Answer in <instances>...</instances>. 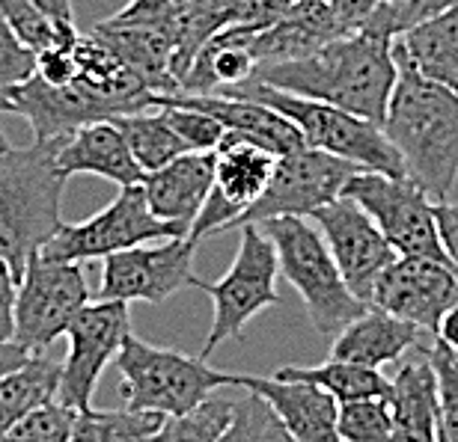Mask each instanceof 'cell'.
Returning a JSON list of instances; mask_svg holds the SVG:
<instances>
[{"label": "cell", "instance_id": "1", "mask_svg": "<svg viewBox=\"0 0 458 442\" xmlns=\"http://www.w3.org/2000/svg\"><path fill=\"white\" fill-rule=\"evenodd\" d=\"M250 80L301 98L325 101L345 113L381 125L393 80H396L393 39L372 30H357L325 42L322 48L298 60L256 66Z\"/></svg>", "mask_w": 458, "mask_h": 442}, {"label": "cell", "instance_id": "2", "mask_svg": "<svg viewBox=\"0 0 458 442\" xmlns=\"http://www.w3.org/2000/svg\"><path fill=\"white\" fill-rule=\"evenodd\" d=\"M393 80L381 131L399 152L405 176L432 202H444L458 181V92L423 78L393 42Z\"/></svg>", "mask_w": 458, "mask_h": 442}, {"label": "cell", "instance_id": "3", "mask_svg": "<svg viewBox=\"0 0 458 442\" xmlns=\"http://www.w3.org/2000/svg\"><path fill=\"white\" fill-rule=\"evenodd\" d=\"M66 137L33 140L24 149L0 152V259L21 279L27 262L60 229L66 176L57 149Z\"/></svg>", "mask_w": 458, "mask_h": 442}, {"label": "cell", "instance_id": "4", "mask_svg": "<svg viewBox=\"0 0 458 442\" xmlns=\"http://www.w3.org/2000/svg\"><path fill=\"white\" fill-rule=\"evenodd\" d=\"M217 96L250 98V101H259L265 107L277 110V113H283L298 128L307 149L327 152V154H334V158L354 163L357 170L384 172V176H393V179H408L399 152L393 149L390 140L384 137L381 125L369 122V119L345 113V110L325 104V101L301 98V96H292V92L265 87L259 80H244V84H238V87L221 89Z\"/></svg>", "mask_w": 458, "mask_h": 442}, {"label": "cell", "instance_id": "5", "mask_svg": "<svg viewBox=\"0 0 458 442\" xmlns=\"http://www.w3.org/2000/svg\"><path fill=\"white\" fill-rule=\"evenodd\" d=\"M253 226L268 235L277 271L301 294L318 336H336L357 315H363L366 303L345 285L322 232L307 217H274Z\"/></svg>", "mask_w": 458, "mask_h": 442}, {"label": "cell", "instance_id": "6", "mask_svg": "<svg viewBox=\"0 0 458 442\" xmlns=\"http://www.w3.org/2000/svg\"><path fill=\"white\" fill-rule=\"evenodd\" d=\"M114 363L123 374L119 392L125 407L161 416H182L229 386V371H217L208 359L149 345L137 336L125 338Z\"/></svg>", "mask_w": 458, "mask_h": 442}, {"label": "cell", "instance_id": "7", "mask_svg": "<svg viewBox=\"0 0 458 442\" xmlns=\"http://www.w3.org/2000/svg\"><path fill=\"white\" fill-rule=\"evenodd\" d=\"M242 229V241H238L235 259L224 273V279L206 282L197 276L194 288H203L215 300V318L208 327L203 359L212 356L224 342H233L244 333V327L259 315V312L277 306V255L268 241V235L259 226L247 223Z\"/></svg>", "mask_w": 458, "mask_h": 442}, {"label": "cell", "instance_id": "8", "mask_svg": "<svg viewBox=\"0 0 458 442\" xmlns=\"http://www.w3.org/2000/svg\"><path fill=\"white\" fill-rule=\"evenodd\" d=\"M89 303V285L78 262H54L36 253L15 285L13 342L27 354H45L66 336L75 315Z\"/></svg>", "mask_w": 458, "mask_h": 442}, {"label": "cell", "instance_id": "9", "mask_svg": "<svg viewBox=\"0 0 458 442\" xmlns=\"http://www.w3.org/2000/svg\"><path fill=\"white\" fill-rule=\"evenodd\" d=\"M188 232L176 223L155 217L146 205L143 188H119L116 199L96 217L84 223H60L51 241L42 246L39 255L54 262H89L105 255L131 250L140 244L167 241V238H185Z\"/></svg>", "mask_w": 458, "mask_h": 442}, {"label": "cell", "instance_id": "10", "mask_svg": "<svg viewBox=\"0 0 458 442\" xmlns=\"http://www.w3.org/2000/svg\"><path fill=\"white\" fill-rule=\"evenodd\" d=\"M343 196L354 199L372 217V223L381 229V235L387 238L396 255L446 262L441 238H437L435 202L411 179L357 170L348 179Z\"/></svg>", "mask_w": 458, "mask_h": 442}, {"label": "cell", "instance_id": "11", "mask_svg": "<svg viewBox=\"0 0 458 442\" xmlns=\"http://www.w3.org/2000/svg\"><path fill=\"white\" fill-rule=\"evenodd\" d=\"M69 354L60 363L57 401L69 410L93 407L96 386L119 347L131 336V315L123 300H96L78 312L66 329Z\"/></svg>", "mask_w": 458, "mask_h": 442}, {"label": "cell", "instance_id": "12", "mask_svg": "<svg viewBox=\"0 0 458 442\" xmlns=\"http://www.w3.org/2000/svg\"><path fill=\"white\" fill-rule=\"evenodd\" d=\"M354 172V163L334 158L327 152L307 149V146L298 152L280 154L268 188L238 217L235 229L247 223H265L274 217H310L316 208L340 199Z\"/></svg>", "mask_w": 458, "mask_h": 442}, {"label": "cell", "instance_id": "13", "mask_svg": "<svg viewBox=\"0 0 458 442\" xmlns=\"http://www.w3.org/2000/svg\"><path fill=\"white\" fill-rule=\"evenodd\" d=\"M197 244L188 238H167L155 241V246H131V250L105 255L102 285L98 300H123V303H167L173 294L191 288L197 282L194 273Z\"/></svg>", "mask_w": 458, "mask_h": 442}, {"label": "cell", "instance_id": "14", "mask_svg": "<svg viewBox=\"0 0 458 442\" xmlns=\"http://www.w3.org/2000/svg\"><path fill=\"white\" fill-rule=\"evenodd\" d=\"M277 163V154L259 149L253 143L233 140L224 134V140L215 149V184L208 199L199 208L197 220L188 229V241L199 244L208 235L235 229L238 217L262 196L268 188V179Z\"/></svg>", "mask_w": 458, "mask_h": 442}, {"label": "cell", "instance_id": "15", "mask_svg": "<svg viewBox=\"0 0 458 442\" xmlns=\"http://www.w3.org/2000/svg\"><path fill=\"white\" fill-rule=\"evenodd\" d=\"M458 300V273L453 264L417 255H396L375 279L369 306L408 321L435 336L444 312Z\"/></svg>", "mask_w": 458, "mask_h": 442}, {"label": "cell", "instance_id": "16", "mask_svg": "<svg viewBox=\"0 0 458 442\" xmlns=\"http://www.w3.org/2000/svg\"><path fill=\"white\" fill-rule=\"evenodd\" d=\"M310 223L322 232L327 250H331L352 294L369 306L375 279L384 273V267L396 259V250L387 244L381 229L348 196H340L322 208H316L310 214Z\"/></svg>", "mask_w": 458, "mask_h": 442}, {"label": "cell", "instance_id": "17", "mask_svg": "<svg viewBox=\"0 0 458 442\" xmlns=\"http://www.w3.org/2000/svg\"><path fill=\"white\" fill-rule=\"evenodd\" d=\"M9 113L21 116L30 122L36 140H54V137H69L72 131L93 122L116 119L119 110L107 98L98 96L81 80L54 87L36 75L18 84L9 96Z\"/></svg>", "mask_w": 458, "mask_h": 442}, {"label": "cell", "instance_id": "18", "mask_svg": "<svg viewBox=\"0 0 458 442\" xmlns=\"http://www.w3.org/2000/svg\"><path fill=\"white\" fill-rule=\"evenodd\" d=\"M233 386L259 395L295 442H340L336 437L340 404L318 386L304 380H283L274 374H229V389Z\"/></svg>", "mask_w": 458, "mask_h": 442}, {"label": "cell", "instance_id": "19", "mask_svg": "<svg viewBox=\"0 0 458 442\" xmlns=\"http://www.w3.org/2000/svg\"><path fill=\"white\" fill-rule=\"evenodd\" d=\"M173 104L203 110L224 125V134L233 140L253 143L271 154H289L304 149V137L286 116L277 110L238 96H217V92H179V96H158Z\"/></svg>", "mask_w": 458, "mask_h": 442}, {"label": "cell", "instance_id": "20", "mask_svg": "<svg viewBox=\"0 0 458 442\" xmlns=\"http://www.w3.org/2000/svg\"><path fill=\"white\" fill-rule=\"evenodd\" d=\"M428 345L414 347L387 374V404L393 419L390 442H437V389L428 363Z\"/></svg>", "mask_w": 458, "mask_h": 442}, {"label": "cell", "instance_id": "21", "mask_svg": "<svg viewBox=\"0 0 458 442\" xmlns=\"http://www.w3.org/2000/svg\"><path fill=\"white\" fill-rule=\"evenodd\" d=\"M215 184V152H185L161 170L146 172L140 188L155 217L188 232Z\"/></svg>", "mask_w": 458, "mask_h": 442}, {"label": "cell", "instance_id": "22", "mask_svg": "<svg viewBox=\"0 0 458 442\" xmlns=\"http://www.w3.org/2000/svg\"><path fill=\"white\" fill-rule=\"evenodd\" d=\"M119 63L152 92V96H179V80L173 75V51H176V36L170 27H149V24H123V21H102L93 30Z\"/></svg>", "mask_w": 458, "mask_h": 442}, {"label": "cell", "instance_id": "23", "mask_svg": "<svg viewBox=\"0 0 458 442\" xmlns=\"http://www.w3.org/2000/svg\"><path fill=\"white\" fill-rule=\"evenodd\" d=\"M435 336L423 333L420 327L387 315V312L366 306L363 315H357L352 324H345L334 336L331 359L340 363H354L366 368H384L399 363L402 356L414 347L432 342Z\"/></svg>", "mask_w": 458, "mask_h": 442}, {"label": "cell", "instance_id": "24", "mask_svg": "<svg viewBox=\"0 0 458 442\" xmlns=\"http://www.w3.org/2000/svg\"><path fill=\"white\" fill-rule=\"evenodd\" d=\"M57 167L66 179L98 176L119 188H131V184L143 181V170L137 167L123 131L111 119L72 131L57 149Z\"/></svg>", "mask_w": 458, "mask_h": 442}, {"label": "cell", "instance_id": "25", "mask_svg": "<svg viewBox=\"0 0 458 442\" xmlns=\"http://www.w3.org/2000/svg\"><path fill=\"white\" fill-rule=\"evenodd\" d=\"M393 42L420 75L458 92V6L411 24Z\"/></svg>", "mask_w": 458, "mask_h": 442}, {"label": "cell", "instance_id": "26", "mask_svg": "<svg viewBox=\"0 0 458 442\" xmlns=\"http://www.w3.org/2000/svg\"><path fill=\"white\" fill-rule=\"evenodd\" d=\"M57 383L60 363L45 354L27 356V363L18 365L15 371L0 377V437L24 416H30L36 407L57 401Z\"/></svg>", "mask_w": 458, "mask_h": 442}, {"label": "cell", "instance_id": "27", "mask_svg": "<svg viewBox=\"0 0 458 442\" xmlns=\"http://www.w3.org/2000/svg\"><path fill=\"white\" fill-rule=\"evenodd\" d=\"M274 377L313 383L318 389H325L331 398H336V404L360 398H387V374L381 368L340 363V359H327L322 365H286L277 368Z\"/></svg>", "mask_w": 458, "mask_h": 442}, {"label": "cell", "instance_id": "28", "mask_svg": "<svg viewBox=\"0 0 458 442\" xmlns=\"http://www.w3.org/2000/svg\"><path fill=\"white\" fill-rule=\"evenodd\" d=\"M111 122L123 131L128 149H131L137 167L146 172H155L161 170L164 163H170L173 158L179 154L191 152L182 137L173 131L167 125V119L161 116L158 107H149V110H137V113H125V116H116Z\"/></svg>", "mask_w": 458, "mask_h": 442}, {"label": "cell", "instance_id": "29", "mask_svg": "<svg viewBox=\"0 0 458 442\" xmlns=\"http://www.w3.org/2000/svg\"><path fill=\"white\" fill-rule=\"evenodd\" d=\"M164 416L149 410H75L69 442H146Z\"/></svg>", "mask_w": 458, "mask_h": 442}, {"label": "cell", "instance_id": "30", "mask_svg": "<svg viewBox=\"0 0 458 442\" xmlns=\"http://www.w3.org/2000/svg\"><path fill=\"white\" fill-rule=\"evenodd\" d=\"M233 416V398L208 395L203 404L182 416H164L161 428L146 442H217Z\"/></svg>", "mask_w": 458, "mask_h": 442}, {"label": "cell", "instance_id": "31", "mask_svg": "<svg viewBox=\"0 0 458 442\" xmlns=\"http://www.w3.org/2000/svg\"><path fill=\"white\" fill-rule=\"evenodd\" d=\"M233 389H238V398H233V416L217 442H295L259 395L242 386Z\"/></svg>", "mask_w": 458, "mask_h": 442}, {"label": "cell", "instance_id": "32", "mask_svg": "<svg viewBox=\"0 0 458 442\" xmlns=\"http://www.w3.org/2000/svg\"><path fill=\"white\" fill-rule=\"evenodd\" d=\"M0 15H4L9 30L15 33V39L33 54H42L54 48V45L69 42L78 36L75 24H54L30 0H0Z\"/></svg>", "mask_w": 458, "mask_h": 442}, {"label": "cell", "instance_id": "33", "mask_svg": "<svg viewBox=\"0 0 458 442\" xmlns=\"http://www.w3.org/2000/svg\"><path fill=\"white\" fill-rule=\"evenodd\" d=\"M336 437H340V442H390L393 419L387 398H360L340 404Z\"/></svg>", "mask_w": 458, "mask_h": 442}, {"label": "cell", "instance_id": "34", "mask_svg": "<svg viewBox=\"0 0 458 442\" xmlns=\"http://www.w3.org/2000/svg\"><path fill=\"white\" fill-rule=\"evenodd\" d=\"M428 363H432L437 389V434L446 442H458V354L432 338Z\"/></svg>", "mask_w": 458, "mask_h": 442}, {"label": "cell", "instance_id": "35", "mask_svg": "<svg viewBox=\"0 0 458 442\" xmlns=\"http://www.w3.org/2000/svg\"><path fill=\"white\" fill-rule=\"evenodd\" d=\"M155 107L161 110L167 125L182 137V143H185L191 152H215L217 143L224 140V125L208 113H203V110L173 104V101H164V98H155Z\"/></svg>", "mask_w": 458, "mask_h": 442}, {"label": "cell", "instance_id": "36", "mask_svg": "<svg viewBox=\"0 0 458 442\" xmlns=\"http://www.w3.org/2000/svg\"><path fill=\"white\" fill-rule=\"evenodd\" d=\"M72 419L75 410L63 407L60 401H48L9 428L0 442H69Z\"/></svg>", "mask_w": 458, "mask_h": 442}, {"label": "cell", "instance_id": "37", "mask_svg": "<svg viewBox=\"0 0 458 442\" xmlns=\"http://www.w3.org/2000/svg\"><path fill=\"white\" fill-rule=\"evenodd\" d=\"M458 6V0H405V4H378L372 9V15L366 18V24L360 30H372L381 36H390L396 39L402 30H408L411 24L423 21V18H432L437 13H446V9Z\"/></svg>", "mask_w": 458, "mask_h": 442}, {"label": "cell", "instance_id": "38", "mask_svg": "<svg viewBox=\"0 0 458 442\" xmlns=\"http://www.w3.org/2000/svg\"><path fill=\"white\" fill-rule=\"evenodd\" d=\"M36 71V54L24 48L0 15V113H9V96Z\"/></svg>", "mask_w": 458, "mask_h": 442}, {"label": "cell", "instance_id": "39", "mask_svg": "<svg viewBox=\"0 0 458 442\" xmlns=\"http://www.w3.org/2000/svg\"><path fill=\"white\" fill-rule=\"evenodd\" d=\"M188 6H191V0H128L116 15H111V21L170 27V30H176V21Z\"/></svg>", "mask_w": 458, "mask_h": 442}, {"label": "cell", "instance_id": "40", "mask_svg": "<svg viewBox=\"0 0 458 442\" xmlns=\"http://www.w3.org/2000/svg\"><path fill=\"white\" fill-rule=\"evenodd\" d=\"M435 220H437V238L446 253V262L458 273V205L455 202H435Z\"/></svg>", "mask_w": 458, "mask_h": 442}, {"label": "cell", "instance_id": "41", "mask_svg": "<svg viewBox=\"0 0 458 442\" xmlns=\"http://www.w3.org/2000/svg\"><path fill=\"white\" fill-rule=\"evenodd\" d=\"M15 285L18 279L9 264L0 259V342H13V309H15Z\"/></svg>", "mask_w": 458, "mask_h": 442}, {"label": "cell", "instance_id": "42", "mask_svg": "<svg viewBox=\"0 0 458 442\" xmlns=\"http://www.w3.org/2000/svg\"><path fill=\"white\" fill-rule=\"evenodd\" d=\"M45 18L54 24H75V13H72V0H30Z\"/></svg>", "mask_w": 458, "mask_h": 442}, {"label": "cell", "instance_id": "43", "mask_svg": "<svg viewBox=\"0 0 458 442\" xmlns=\"http://www.w3.org/2000/svg\"><path fill=\"white\" fill-rule=\"evenodd\" d=\"M435 338H437V342H444L450 351L458 354V300L444 312L441 324H437V329H435Z\"/></svg>", "mask_w": 458, "mask_h": 442}, {"label": "cell", "instance_id": "44", "mask_svg": "<svg viewBox=\"0 0 458 442\" xmlns=\"http://www.w3.org/2000/svg\"><path fill=\"white\" fill-rule=\"evenodd\" d=\"M27 354L21 345H15V342H0V377L9 374V371H15L18 365L27 363Z\"/></svg>", "mask_w": 458, "mask_h": 442}, {"label": "cell", "instance_id": "45", "mask_svg": "<svg viewBox=\"0 0 458 442\" xmlns=\"http://www.w3.org/2000/svg\"><path fill=\"white\" fill-rule=\"evenodd\" d=\"M9 149V143H6V137H4V131H0V152H6Z\"/></svg>", "mask_w": 458, "mask_h": 442}, {"label": "cell", "instance_id": "46", "mask_svg": "<svg viewBox=\"0 0 458 442\" xmlns=\"http://www.w3.org/2000/svg\"><path fill=\"white\" fill-rule=\"evenodd\" d=\"M378 4H405V0H378Z\"/></svg>", "mask_w": 458, "mask_h": 442}, {"label": "cell", "instance_id": "47", "mask_svg": "<svg viewBox=\"0 0 458 442\" xmlns=\"http://www.w3.org/2000/svg\"><path fill=\"white\" fill-rule=\"evenodd\" d=\"M437 442H446V439H444V437H441V434H437Z\"/></svg>", "mask_w": 458, "mask_h": 442}]
</instances>
